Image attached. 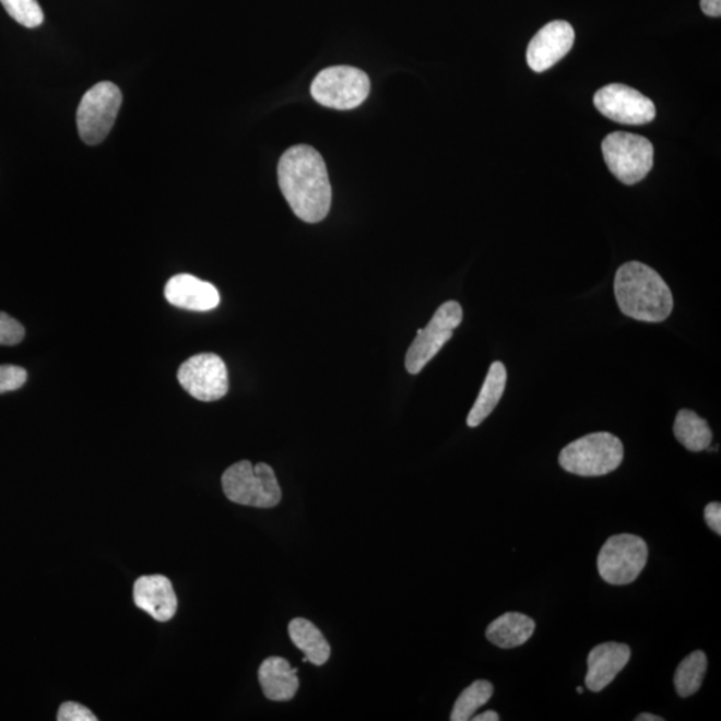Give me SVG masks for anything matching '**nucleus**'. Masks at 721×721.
Wrapping results in <instances>:
<instances>
[{
    "label": "nucleus",
    "mask_w": 721,
    "mask_h": 721,
    "mask_svg": "<svg viewBox=\"0 0 721 721\" xmlns=\"http://www.w3.org/2000/svg\"><path fill=\"white\" fill-rule=\"evenodd\" d=\"M279 182L282 194L299 220L317 224L332 206V186L320 153L297 144L281 156Z\"/></svg>",
    "instance_id": "f257e3e1"
},
{
    "label": "nucleus",
    "mask_w": 721,
    "mask_h": 721,
    "mask_svg": "<svg viewBox=\"0 0 721 721\" xmlns=\"http://www.w3.org/2000/svg\"><path fill=\"white\" fill-rule=\"evenodd\" d=\"M615 296L623 315L636 321L663 322L673 310L670 286L657 270L637 261L617 270Z\"/></svg>",
    "instance_id": "f03ea898"
},
{
    "label": "nucleus",
    "mask_w": 721,
    "mask_h": 721,
    "mask_svg": "<svg viewBox=\"0 0 721 721\" xmlns=\"http://www.w3.org/2000/svg\"><path fill=\"white\" fill-rule=\"evenodd\" d=\"M624 459L620 438L611 433H592L570 442L562 450L558 462L564 471L581 477L605 476L616 471Z\"/></svg>",
    "instance_id": "7ed1b4c3"
},
{
    "label": "nucleus",
    "mask_w": 721,
    "mask_h": 721,
    "mask_svg": "<svg viewBox=\"0 0 721 721\" xmlns=\"http://www.w3.org/2000/svg\"><path fill=\"white\" fill-rule=\"evenodd\" d=\"M222 489L232 503L261 509L276 507L282 497L273 468L263 462L252 465L248 460L226 469Z\"/></svg>",
    "instance_id": "20e7f679"
},
{
    "label": "nucleus",
    "mask_w": 721,
    "mask_h": 721,
    "mask_svg": "<svg viewBox=\"0 0 721 721\" xmlns=\"http://www.w3.org/2000/svg\"><path fill=\"white\" fill-rule=\"evenodd\" d=\"M122 106V93L117 84L101 82L83 95L76 113L78 132L90 146L104 142L110 134Z\"/></svg>",
    "instance_id": "39448f33"
},
{
    "label": "nucleus",
    "mask_w": 721,
    "mask_h": 721,
    "mask_svg": "<svg viewBox=\"0 0 721 721\" xmlns=\"http://www.w3.org/2000/svg\"><path fill=\"white\" fill-rule=\"evenodd\" d=\"M606 166L620 182L635 185L652 170L653 146L647 138L616 131L601 144Z\"/></svg>",
    "instance_id": "423d86ee"
},
{
    "label": "nucleus",
    "mask_w": 721,
    "mask_h": 721,
    "mask_svg": "<svg viewBox=\"0 0 721 721\" xmlns=\"http://www.w3.org/2000/svg\"><path fill=\"white\" fill-rule=\"evenodd\" d=\"M318 104L335 110H353L364 104L370 93L369 76L351 66L324 69L315 78L310 87Z\"/></svg>",
    "instance_id": "0eeeda50"
},
{
    "label": "nucleus",
    "mask_w": 721,
    "mask_h": 721,
    "mask_svg": "<svg viewBox=\"0 0 721 721\" xmlns=\"http://www.w3.org/2000/svg\"><path fill=\"white\" fill-rule=\"evenodd\" d=\"M648 546L635 534H615L605 541L598 556V570L611 586H628L645 570Z\"/></svg>",
    "instance_id": "6e6552de"
},
{
    "label": "nucleus",
    "mask_w": 721,
    "mask_h": 721,
    "mask_svg": "<svg viewBox=\"0 0 721 721\" xmlns=\"http://www.w3.org/2000/svg\"><path fill=\"white\" fill-rule=\"evenodd\" d=\"M462 317L464 312L461 305L457 300H448L437 309L430 322L418 330L405 357L406 370L411 375H418L437 356L442 346L452 339Z\"/></svg>",
    "instance_id": "1a4fd4ad"
},
{
    "label": "nucleus",
    "mask_w": 721,
    "mask_h": 721,
    "mask_svg": "<svg viewBox=\"0 0 721 721\" xmlns=\"http://www.w3.org/2000/svg\"><path fill=\"white\" fill-rule=\"evenodd\" d=\"M178 381L198 401H218L228 392V375L224 359L214 353H201L185 361Z\"/></svg>",
    "instance_id": "9d476101"
},
{
    "label": "nucleus",
    "mask_w": 721,
    "mask_h": 721,
    "mask_svg": "<svg viewBox=\"0 0 721 721\" xmlns=\"http://www.w3.org/2000/svg\"><path fill=\"white\" fill-rule=\"evenodd\" d=\"M594 106L604 117L622 125H647L657 117L653 102L633 87L613 83L594 94Z\"/></svg>",
    "instance_id": "9b49d317"
},
{
    "label": "nucleus",
    "mask_w": 721,
    "mask_h": 721,
    "mask_svg": "<svg viewBox=\"0 0 721 721\" xmlns=\"http://www.w3.org/2000/svg\"><path fill=\"white\" fill-rule=\"evenodd\" d=\"M574 44L575 29L568 22L555 21L545 24L528 46L529 68L536 72L549 70L567 56Z\"/></svg>",
    "instance_id": "f8f14e48"
},
{
    "label": "nucleus",
    "mask_w": 721,
    "mask_h": 721,
    "mask_svg": "<svg viewBox=\"0 0 721 721\" xmlns=\"http://www.w3.org/2000/svg\"><path fill=\"white\" fill-rule=\"evenodd\" d=\"M132 596L138 608L147 612L156 622L176 616L178 599L172 581L162 575L142 576L134 582Z\"/></svg>",
    "instance_id": "ddd939ff"
},
{
    "label": "nucleus",
    "mask_w": 721,
    "mask_h": 721,
    "mask_svg": "<svg viewBox=\"0 0 721 721\" xmlns=\"http://www.w3.org/2000/svg\"><path fill=\"white\" fill-rule=\"evenodd\" d=\"M165 297L168 304L191 311L213 310L221 304L216 287L191 274L172 276L165 286Z\"/></svg>",
    "instance_id": "4468645a"
},
{
    "label": "nucleus",
    "mask_w": 721,
    "mask_h": 721,
    "mask_svg": "<svg viewBox=\"0 0 721 721\" xmlns=\"http://www.w3.org/2000/svg\"><path fill=\"white\" fill-rule=\"evenodd\" d=\"M630 659V648L610 641L594 647L588 654L586 684L592 693H600L615 681Z\"/></svg>",
    "instance_id": "2eb2a0df"
},
{
    "label": "nucleus",
    "mask_w": 721,
    "mask_h": 721,
    "mask_svg": "<svg viewBox=\"0 0 721 721\" xmlns=\"http://www.w3.org/2000/svg\"><path fill=\"white\" fill-rule=\"evenodd\" d=\"M297 672L285 659L273 657L264 660L258 671L263 695L272 701L292 700L299 688Z\"/></svg>",
    "instance_id": "dca6fc26"
},
{
    "label": "nucleus",
    "mask_w": 721,
    "mask_h": 721,
    "mask_svg": "<svg viewBox=\"0 0 721 721\" xmlns=\"http://www.w3.org/2000/svg\"><path fill=\"white\" fill-rule=\"evenodd\" d=\"M536 629L531 617L519 612L504 613L486 628V639L498 648L510 649L525 645Z\"/></svg>",
    "instance_id": "f3484780"
},
{
    "label": "nucleus",
    "mask_w": 721,
    "mask_h": 721,
    "mask_svg": "<svg viewBox=\"0 0 721 721\" xmlns=\"http://www.w3.org/2000/svg\"><path fill=\"white\" fill-rule=\"evenodd\" d=\"M508 373L503 363H493L476 402L468 414L469 428H477L495 411L507 387Z\"/></svg>",
    "instance_id": "a211bd4d"
},
{
    "label": "nucleus",
    "mask_w": 721,
    "mask_h": 721,
    "mask_svg": "<svg viewBox=\"0 0 721 721\" xmlns=\"http://www.w3.org/2000/svg\"><path fill=\"white\" fill-rule=\"evenodd\" d=\"M288 636L293 645L304 652V663L309 661L315 665H323L330 659L332 649L328 640L324 639L321 630L306 618H294L288 624Z\"/></svg>",
    "instance_id": "6ab92c4d"
},
{
    "label": "nucleus",
    "mask_w": 721,
    "mask_h": 721,
    "mask_svg": "<svg viewBox=\"0 0 721 721\" xmlns=\"http://www.w3.org/2000/svg\"><path fill=\"white\" fill-rule=\"evenodd\" d=\"M673 433H675L677 441L690 452L707 450L713 438L707 421L697 416L695 412L688 411V409H682L677 413L675 424H673Z\"/></svg>",
    "instance_id": "aec40b11"
},
{
    "label": "nucleus",
    "mask_w": 721,
    "mask_h": 721,
    "mask_svg": "<svg viewBox=\"0 0 721 721\" xmlns=\"http://www.w3.org/2000/svg\"><path fill=\"white\" fill-rule=\"evenodd\" d=\"M708 661L706 653L695 651L678 664L673 684L681 697H689L700 689L705 681Z\"/></svg>",
    "instance_id": "412c9836"
},
{
    "label": "nucleus",
    "mask_w": 721,
    "mask_h": 721,
    "mask_svg": "<svg viewBox=\"0 0 721 721\" xmlns=\"http://www.w3.org/2000/svg\"><path fill=\"white\" fill-rule=\"evenodd\" d=\"M493 685L486 681H477L462 690L459 699L456 700L450 720L468 721L474 717L481 707L492 699Z\"/></svg>",
    "instance_id": "4be33fe9"
},
{
    "label": "nucleus",
    "mask_w": 721,
    "mask_h": 721,
    "mask_svg": "<svg viewBox=\"0 0 721 721\" xmlns=\"http://www.w3.org/2000/svg\"><path fill=\"white\" fill-rule=\"evenodd\" d=\"M12 20L27 28H35L44 23L45 15L36 0H0Z\"/></svg>",
    "instance_id": "5701e85b"
},
{
    "label": "nucleus",
    "mask_w": 721,
    "mask_h": 721,
    "mask_svg": "<svg viewBox=\"0 0 721 721\" xmlns=\"http://www.w3.org/2000/svg\"><path fill=\"white\" fill-rule=\"evenodd\" d=\"M26 334L23 324L12 318L8 312L0 311V346H15L21 344Z\"/></svg>",
    "instance_id": "b1692460"
},
{
    "label": "nucleus",
    "mask_w": 721,
    "mask_h": 721,
    "mask_svg": "<svg viewBox=\"0 0 721 721\" xmlns=\"http://www.w3.org/2000/svg\"><path fill=\"white\" fill-rule=\"evenodd\" d=\"M27 371L16 365H0V394L15 392L27 382Z\"/></svg>",
    "instance_id": "393cba45"
},
{
    "label": "nucleus",
    "mask_w": 721,
    "mask_h": 721,
    "mask_svg": "<svg viewBox=\"0 0 721 721\" xmlns=\"http://www.w3.org/2000/svg\"><path fill=\"white\" fill-rule=\"evenodd\" d=\"M58 721H96L95 714L80 702L66 701L58 711Z\"/></svg>",
    "instance_id": "a878e982"
},
{
    "label": "nucleus",
    "mask_w": 721,
    "mask_h": 721,
    "mask_svg": "<svg viewBox=\"0 0 721 721\" xmlns=\"http://www.w3.org/2000/svg\"><path fill=\"white\" fill-rule=\"evenodd\" d=\"M705 519L709 528L717 534H721V505L709 503L705 509Z\"/></svg>",
    "instance_id": "bb28decb"
},
{
    "label": "nucleus",
    "mask_w": 721,
    "mask_h": 721,
    "mask_svg": "<svg viewBox=\"0 0 721 721\" xmlns=\"http://www.w3.org/2000/svg\"><path fill=\"white\" fill-rule=\"evenodd\" d=\"M700 8L708 16L719 17L721 15V0H700Z\"/></svg>",
    "instance_id": "cd10ccee"
},
{
    "label": "nucleus",
    "mask_w": 721,
    "mask_h": 721,
    "mask_svg": "<svg viewBox=\"0 0 721 721\" xmlns=\"http://www.w3.org/2000/svg\"><path fill=\"white\" fill-rule=\"evenodd\" d=\"M471 720H473V721H498V720H500V717H498V713L495 712V711H486V712H483V713L478 714V717H473Z\"/></svg>",
    "instance_id": "c85d7f7f"
},
{
    "label": "nucleus",
    "mask_w": 721,
    "mask_h": 721,
    "mask_svg": "<svg viewBox=\"0 0 721 721\" xmlns=\"http://www.w3.org/2000/svg\"><path fill=\"white\" fill-rule=\"evenodd\" d=\"M636 721H664L663 718L657 717L652 713H641L635 719Z\"/></svg>",
    "instance_id": "c756f323"
},
{
    "label": "nucleus",
    "mask_w": 721,
    "mask_h": 721,
    "mask_svg": "<svg viewBox=\"0 0 721 721\" xmlns=\"http://www.w3.org/2000/svg\"><path fill=\"white\" fill-rule=\"evenodd\" d=\"M577 693H579V694L584 693V688H582V687L577 688Z\"/></svg>",
    "instance_id": "7c9ffc66"
}]
</instances>
